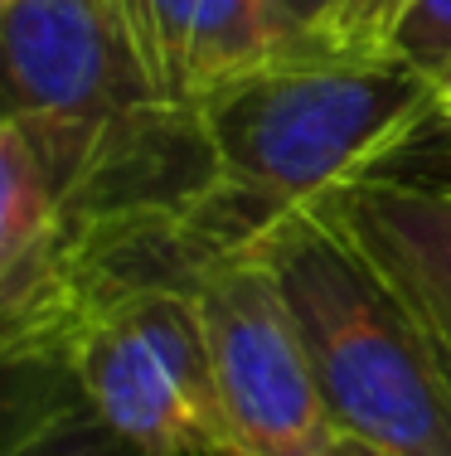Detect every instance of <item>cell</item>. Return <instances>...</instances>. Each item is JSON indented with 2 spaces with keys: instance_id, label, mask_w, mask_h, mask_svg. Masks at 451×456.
<instances>
[{
  "instance_id": "11",
  "label": "cell",
  "mask_w": 451,
  "mask_h": 456,
  "mask_svg": "<svg viewBox=\"0 0 451 456\" xmlns=\"http://www.w3.org/2000/svg\"><path fill=\"white\" fill-rule=\"evenodd\" d=\"M407 0H345L335 25V53H383Z\"/></svg>"
},
{
  "instance_id": "6",
  "label": "cell",
  "mask_w": 451,
  "mask_h": 456,
  "mask_svg": "<svg viewBox=\"0 0 451 456\" xmlns=\"http://www.w3.org/2000/svg\"><path fill=\"white\" fill-rule=\"evenodd\" d=\"M126 15L160 97L180 112L243 73L296 59L267 0H126Z\"/></svg>"
},
{
  "instance_id": "4",
  "label": "cell",
  "mask_w": 451,
  "mask_h": 456,
  "mask_svg": "<svg viewBox=\"0 0 451 456\" xmlns=\"http://www.w3.org/2000/svg\"><path fill=\"white\" fill-rule=\"evenodd\" d=\"M0 117L132 141L170 117L126 0H0Z\"/></svg>"
},
{
  "instance_id": "8",
  "label": "cell",
  "mask_w": 451,
  "mask_h": 456,
  "mask_svg": "<svg viewBox=\"0 0 451 456\" xmlns=\"http://www.w3.org/2000/svg\"><path fill=\"white\" fill-rule=\"evenodd\" d=\"M0 456H146L83 398L53 354L0 360Z\"/></svg>"
},
{
  "instance_id": "3",
  "label": "cell",
  "mask_w": 451,
  "mask_h": 456,
  "mask_svg": "<svg viewBox=\"0 0 451 456\" xmlns=\"http://www.w3.org/2000/svg\"><path fill=\"white\" fill-rule=\"evenodd\" d=\"M195 301L233 447L243 456H330L335 422L272 263L257 248L209 253L195 273Z\"/></svg>"
},
{
  "instance_id": "2",
  "label": "cell",
  "mask_w": 451,
  "mask_h": 456,
  "mask_svg": "<svg viewBox=\"0 0 451 456\" xmlns=\"http://www.w3.org/2000/svg\"><path fill=\"white\" fill-rule=\"evenodd\" d=\"M248 248L292 301L335 432L393 456H451V340L335 194L282 214Z\"/></svg>"
},
{
  "instance_id": "14",
  "label": "cell",
  "mask_w": 451,
  "mask_h": 456,
  "mask_svg": "<svg viewBox=\"0 0 451 456\" xmlns=\"http://www.w3.org/2000/svg\"><path fill=\"white\" fill-rule=\"evenodd\" d=\"M204 456H243L238 447H219V452H204Z\"/></svg>"
},
{
  "instance_id": "13",
  "label": "cell",
  "mask_w": 451,
  "mask_h": 456,
  "mask_svg": "<svg viewBox=\"0 0 451 456\" xmlns=\"http://www.w3.org/2000/svg\"><path fill=\"white\" fill-rule=\"evenodd\" d=\"M442 117H447V122H451V78L442 83Z\"/></svg>"
},
{
  "instance_id": "10",
  "label": "cell",
  "mask_w": 451,
  "mask_h": 456,
  "mask_svg": "<svg viewBox=\"0 0 451 456\" xmlns=\"http://www.w3.org/2000/svg\"><path fill=\"white\" fill-rule=\"evenodd\" d=\"M296 53H335V25L345 0H267Z\"/></svg>"
},
{
  "instance_id": "5",
  "label": "cell",
  "mask_w": 451,
  "mask_h": 456,
  "mask_svg": "<svg viewBox=\"0 0 451 456\" xmlns=\"http://www.w3.org/2000/svg\"><path fill=\"white\" fill-rule=\"evenodd\" d=\"M156 132L102 141L44 117H0V291L59 243L68 204L83 194V184Z\"/></svg>"
},
{
  "instance_id": "9",
  "label": "cell",
  "mask_w": 451,
  "mask_h": 456,
  "mask_svg": "<svg viewBox=\"0 0 451 456\" xmlns=\"http://www.w3.org/2000/svg\"><path fill=\"white\" fill-rule=\"evenodd\" d=\"M389 49L442 88L451 78V0H407Z\"/></svg>"
},
{
  "instance_id": "1",
  "label": "cell",
  "mask_w": 451,
  "mask_h": 456,
  "mask_svg": "<svg viewBox=\"0 0 451 456\" xmlns=\"http://www.w3.org/2000/svg\"><path fill=\"white\" fill-rule=\"evenodd\" d=\"M432 117L442 88L393 49L296 53L243 73L195 102L213 184L189 204V233L204 253L248 248L282 214L379 175Z\"/></svg>"
},
{
  "instance_id": "12",
  "label": "cell",
  "mask_w": 451,
  "mask_h": 456,
  "mask_svg": "<svg viewBox=\"0 0 451 456\" xmlns=\"http://www.w3.org/2000/svg\"><path fill=\"white\" fill-rule=\"evenodd\" d=\"M330 456H393V452L374 447V442H364V437H350V432H335V447H330Z\"/></svg>"
},
{
  "instance_id": "7",
  "label": "cell",
  "mask_w": 451,
  "mask_h": 456,
  "mask_svg": "<svg viewBox=\"0 0 451 456\" xmlns=\"http://www.w3.org/2000/svg\"><path fill=\"white\" fill-rule=\"evenodd\" d=\"M335 200L451 340V184L369 175Z\"/></svg>"
}]
</instances>
